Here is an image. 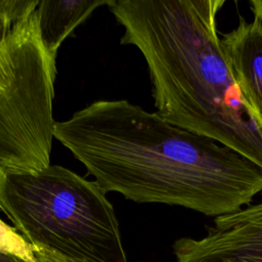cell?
Instances as JSON below:
<instances>
[{"label":"cell","mask_w":262,"mask_h":262,"mask_svg":"<svg viewBox=\"0 0 262 262\" xmlns=\"http://www.w3.org/2000/svg\"><path fill=\"white\" fill-rule=\"evenodd\" d=\"M0 210L34 248L80 262H128L104 190L64 167H0Z\"/></svg>","instance_id":"3"},{"label":"cell","mask_w":262,"mask_h":262,"mask_svg":"<svg viewBox=\"0 0 262 262\" xmlns=\"http://www.w3.org/2000/svg\"><path fill=\"white\" fill-rule=\"evenodd\" d=\"M224 262H229V261H224Z\"/></svg>","instance_id":"13"},{"label":"cell","mask_w":262,"mask_h":262,"mask_svg":"<svg viewBox=\"0 0 262 262\" xmlns=\"http://www.w3.org/2000/svg\"><path fill=\"white\" fill-rule=\"evenodd\" d=\"M221 41L242 96L262 125V20L239 16L236 28Z\"/></svg>","instance_id":"6"},{"label":"cell","mask_w":262,"mask_h":262,"mask_svg":"<svg viewBox=\"0 0 262 262\" xmlns=\"http://www.w3.org/2000/svg\"><path fill=\"white\" fill-rule=\"evenodd\" d=\"M251 10L254 13V17L262 20V0H251L250 2Z\"/></svg>","instance_id":"11"},{"label":"cell","mask_w":262,"mask_h":262,"mask_svg":"<svg viewBox=\"0 0 262 262\" xmlns=\"http://www.w3.org/2000/svg\"><path fill=\"white\" fill-rule=\"evenodd\" d=\"M38 4V0H0V16L14 26L31 15Z\"/></svg>","instance_id":"9"},{"label":"cell","mask_w":262,"mask_h":262,"mask_svg":"<svg viewBox=\"0 0 262 262\" xmlns=\"http://www.w3.org/2000/svg\"><path fill=\"white\" fill-rule=\"evenodd\" d=\"M176 262H262V202L217 217L202 238L173 244Z\"/></svg>","instance_id":"5"},{"label":"cell","mask_w":262,"mask_h":262,"mask_svg":"<svg viewBox=\"0 0 262 262\" xmlns=\"http://www.w3.org/2000/svg\"><path fill=\"white\" fill-rule=\"evenodd\" d=\"M0 262H26L23 259L7 253L0 252Z\"/></svg>","instance_id":"12"},{"label":"cell","mask_w":262,"mask_h":262,"mask_svg":"<svg viewBox=\"0 0 262 262\" xmlns=\"http://www.w3.org/2000/svg\"><path fill=\"white\" fill-rule=\"evenodd\" d=\"M225 0H112L121 44L142 53L157 114L231 148L262 170V125L236 84L217 13Z\"/></svg>","instance_id":"2"},{"label":"cell","mask_w":262,"mask_h":262,"mask_svg":"<svg viewBox=\"0 0 262 262\" xmlns=\"http://www.w3.org/2000/svg\"><path fill=\"white\" fill-rule=\"evenodd\" d=\"M34 254L37 262H80L47 251L45 249L34 248Z\"/></svg>","instance_id":"10"},{"label":"cell","mask_w":262,"mask_h":262,"mask_svg":"<svg viewBox=\"0 0 262 262\" xmlns=\"http://www.w3.org/2000/svg\"><path fill=\"white\" fill-rule=\"evenodd\" d=\"M112 0H42L36 8L39 32L47 51L56 57L63 40L96 8Z\"/></svg>","instance_id":"7"},{"label":"cell","mask_w":262,"mask_h":262,"mask_svg":"<svg viewBox=\"0 0 262 262\" xmlns=\"http://www.w3.org/2000/svg\"><path fill=\"white\" fill-rule=\"evenodd\" d=\"M54 138L104 192L221 217L262 192V170L217 141L121 100H98L56 122Z\"/></svg>","instance_id":"1"},{"label":"cell","mask_w":262,"mask_h":262,"mask_svg":"<svg viewBox=\"0 0 262 262\" xmlns=\"http://www.w3.org/2000/svg\"><path fill=\"white\" fill-rule=\"evenodd\" d=\"M55 58L42 43L36 10L0 42V167L50 165Z\"/></svg>","instance_id":"4"},{"label":"cell","mask_w":262,"mask_h":262,"mask_svg":"<svg viewBox=\"0 0 262 262\" xmlns=\"http://www.w3.org/2000/svg\"><path fill=\"white\" fill-rule=\"evenodd\" d=\"M0 252L14 255L26 262H37L34 247L12 226L0 219Z\"/></svg>","instance_id":"8"}]
</instances>
